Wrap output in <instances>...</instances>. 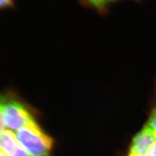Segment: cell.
<instances>
[{
  "label": "cell",
  "instance_id": "obj_10",
  "mask_svg": "<svg viewBox=\"0 0 156 156\" xmlns=\"http://www.w3.org/2000/svg\"><path fill=\"white\" fill-rule=\"evenodd\" d=\"M131 1H134V2H140L141 0H131Z\"/></svg>",
  "mask_w": 156,
  "mask_h": 156
},
{
  "label": "cell",
  "instance_id": "obj_6",
  "mask_svg": "<svg viewBox=\"0 0 156 156\" xmlns=\"http://www.w3.org/2000/svg\"><path fill=\"white\" fill-rule=\"evenodd\" d=\"M15 7V0H0V9L2 11L12 9Z\"/></svg>",
  "mask_w": 156,
  "mask_h": 156
},
{
  "label": "cell",
  "instance_id": "obj_8",
  "mask_svg": "<svg viewBox=\"0 0 156 156\" xmlns=\"http://www.w3.org/2000/svg\"><path fill=\"white\" fill-rule=\"evenodd\" d=\"M150 156H156V141L152 145V148H150L149 151Z\"/></svg>",
  "mask_w": 156,
  "mask_h": 156
},
{
  "label": "cell",
  "instance_id": "obj_4",
  "mask_svg": "<svg viewBox=\"0 0 156 156\" xmlns=\"http://www.w3.org/2000/svg\"><path fill=\"white\" fill-rule=\"evenodd\" d=\"M119 0H78V2L88 9L96 12L101 16H105L109 12L110 8Z\"/></svg>",
  "mask_w": 156,
  "mask_h": 156
},
{
  "label": "cell",
  "instance_id": "obj_9",
  "mask_svg": "<svg viewBox=\"0 0 156 156\" xmlns=\"http://www.w3.org/2000/svg\"><path fill=\"white\" fill-rule=\"evenodd\" d=\"M0 156H7L6 154H5L3 152H2L1 151V155H0Z\"/></svg>",
  "mask_w": 156,
  "mask_h": 156
},
{
  "label": "cell",
  "instance_id": "obj_5",
  "mask_svg": "<svg viewBox=\"0 0 156 156\" xmlns=\"http://www.w3.org/2000/svg\"><path fill=\"white\" fill-rule=\"evenodd\" d=\"M7 156H31L27 151L18 143L14 146L12 149L10 151L7 155Z\"/></svg>",
  "mask_w": 156,
  "mask_h": 156
},
{
  "label": "cell",
  "instance_id": "obj_7",
  "mask_svg": "<svg viewBox=\"0 0 156 156\" xmlns=\"http://www.w3.org/2000/svg\"><path fill=\"white\" fill-rule=\"evenodd\" d=\"M149 128L152 130L156 137V111H154L148 121L147 125Z\"/></svg>",
  "mask_w": 156,
  "mask_h": 156
},
{
  "label": "cell",
  "instance_id": "obj_2",
  "mask_svg": "<svg viewBox=\"0 0 156 156\" xmlns=\"http://www.w3.org/2000/svg\"><path fill=\"white\" fill-rule=\"evenodd\" d=\"M36 123L31 115L19 102L2 98L1 102V130L8 128L18 131L27 126Z\"/></svg>",
  "mask_w": 156,
  "mask_h": 156
},
{
  "label": "cell",
  "instance_id": "obj_1",
  "mask_svg": "<svg viewBox=\"0 0 156 156\" xmlns=\"http://www.w3.org/2000/svg\"><path fill=\"white\" fill-rule=\"evenodd\" d=\"M19 144L31 156H49L52 147V139L46 135L37 123L16 131Z\"/></svg>",
  "mask_w": 156,
  "mask_h": 156
},
{
  "label": "cell",
  "instance_id": "obj_3",
  "mask_svg": "<svg viewBox=\"0 0 156 156\" xmlns=\"http://www.w3.org/2000/svg\"><path fill=\"white\" fill-rule=\"evenodd\" d=\"M155 141L156 137L152 130L148 126H145L134 137L129 154L145 155L148 154Z\"/></svg>",
  "mask_w": 156,
  "mask_h": 156
}]
</instances>
